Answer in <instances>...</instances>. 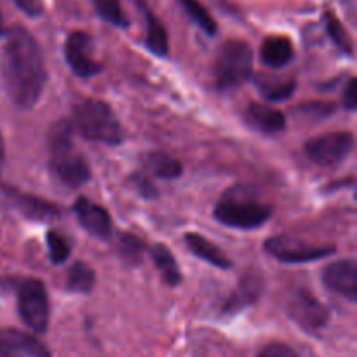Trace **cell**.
<instances>
[{"label":"cell","mask_w":357,"mask_h":357,"mask_svg":"<svg viewBox=\"0 0 357 357\" xmlns=\"http://www.w3.org/2000/svg\"><path fill=\"white\" fill-rule=\"evenodd\" d=\"M261 293V281L258 275H246L241 281L239 288L230 295L229 302L225 303V312L227 314H236L243 310L244 307H250L258 300Z\"/></svg>","instance_id":"ac0fdd59"},{"label":"cell","mask_w":357,"mask_h":357,"mask_svg":"<svg viewBox=\"0 0 357 357\" xmlns=\"http://www.w3.org/2000/svg\"><path fill=\"white\" fill-rule=\"evenodd\" d=\"M257 357H298V354L284 344H271L261 349Z\"/></svg>","instance_id":"f546056e"},{"label":"cell","mask_w":357,"mask_h":357,"mask_svg":"<svg viewBox=\"0 0 357 357\" xmlns=\"http://www.w3.org/2000/svg\"><path fill=\"white\" fill-rule=\"evenodd\" d=\"M77 218L80 225L87 230L93 237L101 241L110 239L112 236V218L105 208L100 204H94L89 199L79 197L73 204Z\"/></svg>","instance_id":"7c38bea8"},{"label":"cell","mask_w":357,"mask_h":357,"mask_svg":"<svg viewBox=\"0 0 357 357\" xmlns=\"http://www.w3.org/2000/svg\"><path fill=\"white\" fill-rule=\"evenodd\" d=\"M352 150H354L352 132H328L307 142L305 155L317 166L335 167L347 160Z\"/></svg>","instance_id":"52a82bcc"},{"label":"cell","mask_w":357,"mask_h":357,"mask_svg":"<svg viewBox=\"0 0 357 357\" xmlns=\"http://www.w3.org/2000/svg\"><path fill=\"white\" fill-rule=\"evenodd\" d=\"M73 128L70 122H58L52 128L49 146H51V167L59 180L72 188L84 187L91 178L87 160L73 146Z\"/></svg>","instance_id":"3957f363"},{"label":"cell","mask_w":357,"mask_h":357,"mask_svg":"<svg viewBox=\"0 0 357 357\" xmlns=\"http://www.w3.org/2000/svg\"><path fill=\"white\" fill-rule=\"evenodd\" d=\"M138 6L146 24V47L155 56H166L169 51V38H167L166 28L143 0H138Z\"/></svg>","instance_id":"2e32d148"},{"label":"cell","mask_w":357,"mask_h":357,"mask_svg":"<svg viewBox=\"0 0 357 357\" xmlns=\"http://www.w3.org/2000/svg\"><path fill=\"white\" fill-rule=\"evenodd\" d=\"M324 23H326V30L328 35L331 37V40H333L342 51L347 52V54H352V52H354V44H352L351 35L347 33L344 24L338 21V17L335 16L331 10H328V13L324 14Z\"/></svg>","instance_id":"484cf974"},{"label":"cell","mask_w":357,"mask_h":357,"mask_svg":"<svg viewBox=\"0 0 357 357\" xmlns=\"http://www.w3.org/2000/svg\"><path fill=\"white\" fill-rule=\"evenodd\" d=\"M257 87L261 93V96L267 98L268 101H282L289 98L295 91L296 84L293 79L275 75H258Z\"/></svg>","instance_id":"d6986e66"},{"label":"cell","mask_w":357,"mask_h":357,"mask_svg":"<svg viewBox=\"0 0 357 357\" xmlns=\"http://www.w3.org/2000/svg\"><path fill=\"white\" fill-rule=\"evenodd\" d=\"M0 357H51L37 337L24 331L0 330Z\"/></svg>","instance_id":"8fae6325"},{"label":"cell","mask_w":357,"mask_h":357,"mask_svg":"<svg viewBox=\"0 0 357 357\" xmlns=\"http://www.w3.org/2000/svg\"><path fill=\"white\" fill-rule=\"evenodd\" d=\"M119 248H121V253L124 255L129 261H139L143 251H145V244H143L136 236H131V234H124V236L119 239Z\"/></svg>","instance_id":"83f0119b"},{"label":"cell","mask_w":357,"mask_h":357,"mask_svg":"<svg viewBox=\"0 0 357 357\" xmlns=\"http://www.w3.org/2000/svg\"><path fill=\"white\" fill-rule=\"evenodd\" d=\"M93 6L96 13L114 26L126 28L129 24L128 16L121 6V0H93Z\"/></svg>","instance_id":"d4e9b609"},{"label":"cell","mask_w":357,"mask_h":357,"mask_svg":"<svg viewBox=\"0 0 357 357\" xmlns=\"http://www.w3.org/2000/svg\"><path fill=\"white\" fill-rule=\"evenodd\" d=\"M84 138L91 142L117 145L122 142V128L117 115L101 100L79 101L73 108V126Z\"/></svg>","instance_id":"277c9868"},{"label":"cell","mask_w":357,"mask_h":357,"mask_svg":"<svg viewBox=\"0 0 357 357\" xmlns=\"http://www.w3.org/2000/svg\"><path fill=\"white\" fill-rule=\"evenodd\" d=\"M302 114L310 115V117H316V119H323L328 117V115L333 114L335 110V105L331 103H307L303 107L298 108Z\"/></svg>","instance_id":"f1b7e54d"},{"label":"cell","mask_w":357,"mask_h":357,"mask_svg":"<svg viewBox=\"0 0 357 357\" xmlns=\"http://www.w3.org/2000/svg\"><path fill=\"white\" fill-rule=\"evenodd\" d=\"M289 312L295 317V321H298L302 326L310 328V330L324 326L328 323V317H330L326 307L307 291L296 293V296L289 303Z\"/></svg>","instance_id":"4fadbf2b"},{"label":"cell","mask_w":357,"mask_h":357,"mask_svg":"<svg viewBox=\"0 0 357 357\" xmlns=\"http://www.w3.org/2000/svg\"><path fill=\"white\" fill-rule=\"evenodd\" d=\"M17 310L23 323L35 333L42 335L49 326V298L38 279H26L17 291Z\"/></svg>","instance_id":"8992f818"},{"label":"cell","mask_w":357,"mask_h":357,"mask_svg":"<svg viewBox=\"0 0 357 357\" xmlns=\"http://www.w3.org/2000/svg\"><path fill=\"white\" fill-rule=\"evenodd\" d=\"M357 80L351 79L349 80L347 87H345L344 93V105L349 108V110H354L357 105Z\"/></svg>","instance_id":"d6a6232c"},{"label":"cell","mask_w":357,"mask_h":357,"mask_svg":"<svg viewBox=\"0 0 357 357\" xmlns=\"http://www.w3.org/2000/svg\"><path fill=\"white\" fill-rule=\"evenodd\" d=\"M47 246H49V257H51L52 264H63L68 260L70 257V243L63 234L58 230H51L47 232Z\"/></svg>","instance_id":"4316f807"},{"label":"cell","mask_w":357,"mask_h":357,"mask_svg":"<svg viewBox=\"0 0 357 357\" xmlns=\"http://www.w3.org/2000/svg\"><path fill=\"white\" fill-rule=\"evenodd\" d=\"M135 185L136 188H138L139 194L145 195V197L152 199L157 195V188L153 187L152 181H150L146 176H143V174H135Z\"/></svg>","instance_id":"1f68e13d"},{"label":"cell","mask_w":357,"mask_h":357,"mask_svg":"<svg viewBox=\"0 0 357 357\" xmlns=\"http://www.w3.org/2000/svg\"><path fill=\"white\" fill-rule=\"evenodd\" d=\"M185 244H187V248L195 255V257L208 261V264L215 265V267L218 268L232 267V261L229 260V257H227L218 246H215L211 241L199 236V234H187V236H185Z\"/></svg>","instance_id":"e0dca14e"},{"label":"cell","mask_w":357,"mask_h":357,"mask_svg":"<svg viewBox=\"0 0 357 357\" xmlns=\"http://www.w3.org/2000/svg\"><path fill=\"white\" fill-rule=\"evenodd\" d=\"M293 44L288 37L282 35H274V37L265 38L260 49V58L264 65L271 68H282L293 59Z\"/></svg>","instance_id":"9a60e30c"},{"label":"cell","mask_w":357,"mask_h":357,"mask_svg":"<svg viewBox=\"0 0 357 357\" xmlns=\"http://www.w3.org/2000/svg\"><path fill=\"white\" fill-rule=\"evenodd\" d=\"M253 73V51L243 40H227L215 63V82L222 91L246 82Z\"/></svg>","instance_id":"5b68a950"},{"label":"cell","mask_w":357,"mask_h":357,"mask_svg":"<svg viewBox=\"0 0 357 357\" xmlns=\"http://www.w3.org/2000/svg\"><path fill=\"white\" fill-rule=\"evenodd\" d=\"M145 164L149 171H152L155 176L164 178V180H174L181 174L183 167H181L180 160L171 157L169 153L164 152H152L145 157Z\"/></svg>","instance_id":"44dd1931"},{"label":"cell","mask_w":357,"mask_h":357,"mask_svg":"<svg viewBox=\"0 0 357 357\" xmlns=\"http://www.w3.org/2000/svg\"><path fill=\"white\" fill-rule=\"evenodd\" d=\"M16 204L24 215L31 216V218L37 220H49L54 218V216L59 215L58 208L49 202L42 201V199L31 197V195H24V194H17L16 195Z\"/></svg>","instance_id":"603a6c76"},{"label":"cell","mask_w":357,"mask_h":357,"mask_svg":"<svg viewBox=\"0 0 357 357\" xmlns=\"http://www.w3.org/2000/svg\"><path fill=\"white\" fill-rule=\"evenodd\" d=\"M323 282L337 295L357 302V261L340 260L328 265L323 272Z\"/></svg>","instance_id":"30bf717a"},{"label":"cell","mask_w":357,"mask_h":357,"mask_svg":"<svg viewBox=\"0 0 357 357\" xmlns=\"http://www.w3.org/2000/svg\"><path fill=\"white\" fill-rule=\"evenodd\" d=\"M272 216V208L261 201L257 188L237 185L223 194L215 208V218L222 225L239 230L258 229Z\"/></svg>","instance_id":"7a4b0ae2"},{"label":"cell","mask_w":357,"mask_h":357,"mask_svg":"<svg viewBox=\"0 0 357 357\" xmlns=\"http://www.w3.org/2000/svg\"><path fill=\"white\" fill-rule=\"evenodd\" d=\"M178 2H180V6L183 7L185 13L188 14V17H190V20L194 21V23L197 24L204 33L211 35V37L213 35H216V31H218V24H216L215 17L211 16V13H209V10L206 9L199 0H178Z\"/></svg>","instance_id":"7402d4cb"},{"label":"cell","mask_w":357,"mask_h":357,"mask_svg":"<svg viewBox=\"0 0 357 357\" xmlns=\"http://www.w3.org/2000/svg\"><path fill=\"white\" fill-rule=\"evenodd\" d=\"M13 2L30 17H38L44 13V3H42V0H13Z\"/></svg>","instance_id":"4dcf8cb0"},{"label":"cell","mask_w":357,"mask_h":357,"mask_svg":"<svg viewBox=\"0 0 357 357\" xmlns=\"http://www.w3.org/2000/svg\"><path fill=\"white\" fill-rule=\"evenodd\" d=\"M152 258L153 261H155L157 271L160 272V275H162V279L167 282V284L169 286L180 284L181 281L180 267H178L176 260H174L173 253H171L164 244H155V246H153Z\"/></svg>","instance_id":"ffe728a7"},{"label":"cell","mask_w":357,"mask_h":357,"mask_svg":"<svg viewBox=\"0 0 357 357\" xmlns=\"http://www.w3.org/2000/svg\"><path fill=\"white\" fill-rule=\"evenodd\" d=\"M3 159H6V145H3L2 135H0V166H2Z\"/></svg>","instance_id":"836d02e7"},{"label":"cell","mask_w":357,"mask_h":357,"mask_svg":"<svg viewBox=\"0 0 357 357\" xmlns=\"http://www.w3.org/2000/svg\"><path fill=\"white\" fill-rule=\"evenodd\" d=\"M248 121L251 126H255L257 129H260L261 132H268V135H274V132L282 131L286 128V117L282 112L275 110V108L268 107L264 103H251L246 110Z\"/></svg>","instance_id":"5bb4252c"},{"label":"cell","mask_w":357,"mask_h":357,"mask_svg":"<svg viewBox=\"0 0 357 357\" xmlns=\"http://www.w3.org/2000/svg\"><path fill=\"white\" fill-rule=\"evenodd\" d=\"M7 30L6 26H3V20H2V13H0V35H6Z\"/></svg>","instance_id":"e575fe53"},{"label":"cell","mask_w":357,"mask_h":357,"mask_svg":"<svg viewBox=\"0 0 357 357\" xmlns=\"http://www.w3.org/2000/svg\"><path fill=\"white\" fill-rule=\"evenodd\" d=\"M94 282H96V278H94L93 268L84 261H77L68 271L66 288L75 293H89L94 288Z\"/></svg>","instance_id":"cb8c5ba5"},{"label":"cell","mask_w":357,"mask_h":357,"mask_svg":"<svg viewBox=\"0 0 357 357\" xmlns=\"http://www.w3.org/2000/svg\"><path fill=\"white\" fill-rule=\"evenodd\" d=\"M268 253L286 264H305V261L323 260L335 251L333 246H312L289 237H274L265 244Z\"/></svg>","instance_id":"9c48e42d"},{"label":"cell","mask_w":357,"mask_h":357,"mask_svg":"<svg viewBox=\"0 0 357 357\" xmlns=\"http://www.w3.org/2000/svg\"><path fill=\"white\" fill-rule=\"evenodd\" d=\"M65 56L70 68L79 77H93L103 70V65L93 54V38L86 31H73L68 35Z\"/></svg>","instance_id":"ba28073f"},{"label":"cell","mask_w":357,"mask_h":357,"mask_svg":"<svg viewBox=\"0 0 357 357\" xmlns=\"http://www.w3.org/2000/svg\"><path fill=\"white\" fill-rule=\"evenodd\" d=\"M6 35L2 73L7 94L17 107L31 108L40 100L47 82L42 51L24 28L16 26Z\"/></svg>","instance_id":"6da1fadb"}]
</instances>
